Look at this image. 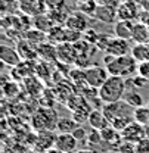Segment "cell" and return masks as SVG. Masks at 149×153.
<instances>
[{
  "label": "cell",
  "mask_w": 149,
  "mask_h": 153,
  "mask_svg": "<svg viewBox=\"0 0 149 153\" xmlns=\"http://www.w3.org/2000/svg\"><path fill=\"white\" fill-rule=\"evenodd\" d=\"M126 78L117 75H109L108 79L105 81V84L97 90L99 94V100L106 103H115L124 99L126 96Z\"/></svg>",
  "instance_id": "obj_1"
},
{
  "label": "cell",
  "mask_w": 149,
  "mask_h": 153,
  "mask_svg": "<svg viewBox=\"0 0 149 153\" xmlns=\"http://www.w3.org/2000/svg\"><path fill=\"white\" fill-rule=\"evenodd\" d=\"M137 60L131 55H126V56H118L112 60L111 63L106 65V69L109 72V75H117V76H133L137 74Z\"/></svg>",
  "instance_id": "obj_2"
},
{
  "label": "cell",
  "mask_w": 149,
  "mask_h": 153,
  "mask_svg": "<svg viewBox=\"0 0 149 153\" xmlns=\"http://www.w3.org/2000/svg\"><path fill=\"white\" fill-rule=\"evenodd\" d=\"M58 121H59V118L56 116L53 109H40L33 119V125H34L36 131L56 130Z\"/></svg>",
  "instance_id": "obj_3"
},
{
  "label": "cell",
  "mask_w": 149,
  "mask_h": 153,
  "mask_svg": "<svg viewBox=\"0 0 149 153\" xmlns=\"http://www.w3.org/2000/svg\"><path fill=\"white\" fill-rule=\"evenodd\" d=\"M109 72L106 68H102V66H89L84 69V78H86V85L87 87H92L99 90L105 81L108 79Z\"/></svg>",
  "instance_id": "obj_4"
},
{
  "label": "cell",
  "mask_w": 149,
  "mask_h": 153,
  "mask_svg": "<svg viewBox=\"0 0 149 153\" xmlns=\"http://www.w3.org/2000/svg\"><path fill=\"white\" fill-rule=\"evenodd\" d=\"M18 9L25 16L36 18L38 15L46 13L49 6L46 0H18Z\"/></svg>",
  "instance_id": "obj_5"
},
{
  "label": "cell",
  "mask_w": 149,
  "mask_h": 153,
  "mask_svg": "<svg viewBox=\"0 0 149 153\" xmlns=\"http://www.w3.org/2000/svg\"><path fill=\"white\" fill-rule=\"evenodd\" d=\"M102 112L105 114L106 119H108L109 124H111L114 119H117V118H120V116L131 115L134 112V109L131 111V106L126 100H120V102H115V103H106V105L103 106Z\"/></svg>",
  "instance_id": "obj_6"
},
{
  "label": "cell",
  "mask_w": 149,
  "mask_h": 153,
  "mask_svg": "<svg viewBox=\"0 0 149 153\" xmlns=\"http://www.w3.org/2000/svg\"><path fill=\"white\" fill-rule=\"evenodd\" d=\"M56 140H58V134L53 133V130H44V131H38L36 137V149L38 153H44L50 149H53L56 146Z\"/></svg>",
  "instance_id": "obj_7"
},
{
  "label": "cell",
  "mask_w": 149,
  "mask_h": 153,
  "mask_svg": "<svg viewBox=\"0 0 149 153\" xmlns=\"http://www.w3.org/2000/svg\"><path fill=\"white\" fill-rule=\"evenodd\" d=\"M93 18L103 24H115L118 21V9H115L114 4H103L97 6L94 10Z\"/></svg>",
  "instance_id": "obj_8"
},
{
  "label": "cell",
  "mask_w": 149,
  "mask_h": 153,
  "mask_svg": "<svg viewBox=\"0 0 149 153\" xmlns=\"http://www.w3.org/2000/svg\"><path fill=\"white\" fill-rule=\"evenodd\" d=\"M106 53H109V55H112V56H115V57L130 55L131 49H130V44H129V40L112 37L111 43H109V46L106 49Z\"/></svg>",
  "instance_id": "obj_9"
},
{
  "label": "cell",
  "mask_w": 149,
  "mask_h": 153,
  "mask_svg": "<svg viewBox=\"0 0 149 153\" xmlns=\"http://www.w3.org/2000/svg\"><path fill=\"white\" fill-rule=\"evenodd\" d=\"M58 59L64 63H75L78 55H77V50H75V46L73 43H62V44H58Z\"/></svg>",
  "instance_id": "obj_10"
},
{
  "label": "cell",
  "mask_w": 149,
  "mask_h": 153,
  "mask_svg": "<svg viewBox=\"0 0 149 153\" xmlns=\"http://www.w3.org/2000/svg\"><path fill=\"white\" fill-rule=\"evenodd\" d=\"M0 59L4 65L7 66H18L21 63V55L16 49L9 47V46H1L0 47Z\"/></svg>",
  "instance_id": "obj_11"
},
{
  "label": "cell",
  "mask_w": 149,
  "mask_h": 153,
  "mask_svg": "<svg viewBox=\"0 0 149 153\" xmlns=\"http://www.w3.org/2000/svg\"><path fill=\"white\" fill-rule=\"evenodd\" d=\"M65 27L74 31H80L84 33L87 30V19L84 16L83 12H75V13H70V16L65 22Z\"/></svg>",
  "instance_id": "obj_12"
},
{
  "label": "cell",
  "mask_w": 149,
  "mask_h": 153,
  "mask_svg": "<svg viewBox=\"0 0 149 153\" xmlns=\"http://www.w3.org/2000/svg\"><path fill=\"white\" fill-rule=\"evenodd\" d=\"M77 138L73 134H58V140H56V146L61 152L68 153V152H75L77 149Z\"/></svg>",
  "instance_id": "obj_13"
},
{
  "label": "cell",
  "mask_w": 149,
  "mask_h": 153,
  "mask_svg": "<svg viewBox=\"0 0 149 153\" xmlns=\"http://www.w3.org/2000/svg\"><path fill=\"white\" fill-rule=\"evenodd\" d=\"M87 124L92 127V130H99L102 131L103 128H106L109 125V121L106 119L105 114L102 111H92L89 114V118H87Z\"/></svg>",
  "instance_id": "obj_14"
},
{
  "label": "cell",
  "mask_w": 149,
  "mask_h": 153,
  "mask_svg": "<svg viewBox=\"0 0 149 153\" xmlns=\"http://www.w3.org/2000/svg\"><path fill=\"white\" fill-rule=\"evenodd\" d=\"M131 40L134 43H149V27L146 22H134Z\"/></svg>",
  "instance_id": "obj_15"
},
{
  "label": "cell",
  "mask_w": 149,
  "mask_h": 153,
  "mask_svg": "<svg viewBox=\"0 0 149 153\" xmlns=\"http://www.w3.org/2000/svg\"><path fill=\"white\" fill-rule=\"evenodd\" d=\"M78 127H80V124L73 116H62L58 121L56 131H58V134H73Z\"/></svg>",
  "instance_id": "obj_16"
},
{
  "label": "cell",
  "mask_w": 149,
  "mask_h": 153,
  "mask_svg": "<svg viewBox=\"0 0 149 153\" xmlns=\"http://www.w3.org/2000/svg\"><path fill=\"white\" fill-rule=\"evenodd\" d=\"M133 21H117L114 24V33L115 37L118 38H124V40H130L131 38V31H133Z\"/></svg>",
  "instance_id": "obj_17"
},
{
  "label": "cell",
  "mask_w": 149,
  "mask_h": 153,
  "mask_svg": "<svg viewBox=\"0 0 149 153\" xmlns=\"http://www.w3.org/2000/svg\"><path fill=\"white\" fill-rule=\"evenodd\" d=\"M130 55L137 60V63L149 62V43H134Z\"/></svg>",
  "instance_id": "obj_18"
},
{
  "label": "cell",
  "mask_w": 149,
  "mask_h": 153,
  "mask_svg": "<svg viewBox=\"0 0 149 153\" xmlns=\"http://www.w3.org/2000/svg\"><path fill=\"white\" fill-rule=\"evenodd\" d=\"M37 55L44 60H55L58 59V47L50 41H46L37 47Z\"/></svg>",
  "instance_id": "obj_19"
},
{
  "label": "cell",
  "mask_w": 149,
  "mask_h": 153,
  "mask_svg": "<svg viewBox=\"0 0 149 153\" xmlns=\"http://www.w3.org/2000/svg\"><path fill=\"white\" fill-rule=\"evenodd\" d=\"M24 38L30 44H33L34 47H38L40 44H43V43L47 41V34L43 33V31H40V30H28V31H25Z\"/></svg>",
  "instance_id": "obj_20"
},
{
  "label": "cell",
  "mask_w": 149,
  "mask_h": 153,
  "mask_svg": "<svg viewBox=\"0 0 149 153\" xmlns=\"http://www.w3.org/2000/svg\"><path fill=\"white\" fill-rule=\"evenodd\" d=\"M16 50L19 52V55H21V57H22L24 60H33V59H36V57L38 56L37 47H34L33 44H30L27 40H25V41H19Z\"/></svg>",
  "instance_id": "obj_21"
},
{
  "label": "cell",
  "mask_w": 149,
  "mask_h": 153,
  "mask_svg": "<svg viewBox=\"0 0 149 153\" xmlns=\"http://www.w3.org/2000/svg\"><path fill=\"white\" fill-rule=\"evenodd\" d=\"M33 22H34L36 30H40V31H43L46 34L55 27V22L52 21V18L47 13H43V15H38L36 18H33Z\"/></svg>",
  "instance_id": "obj_22"
},
{
  "label": "cell",
  "mask_w": 149,
  "mask_h": 153,
  "mask_svg": "<svg viewBox=\"0 0 149 153\" xmlns=\"http://www.w3.org/2000/svg\"><path fill=\"white\" fill-rule=\"evenodd\" d=\"M136 16H137V12L133 7V3L130 1H126L118 7V21L120 19L121 21H133Z\"/></svg>",
  "instance_id": "obj_23"
},
{
  "label": "cell",
  "mask_w": 149,
  "mask_h": 153,
  "mask_svg": "<svg viewBox=\"0 0 149 153\" xmlns=\"http://www.w3.org/2000/svg\"><path fill=\"white\" fill-rule=\"evenodd\" d=\"M47 41H50V43L55 44V46L65 43V27L55 25V27L47 33Z\"/></svg>",
  "instance_id": "obj_24"
},
{
  "label": "cell",
  "mask_w": 149,
  "mask_h": 153,
  "mask_svg": "<svg viewBox=\"0 0 149 153\" xmlns=\"http://www.w3.org/2000/svg\"><path fill=\"white\" fill-rule=\"evenodd\" d=\"M133 119L134 122L140 124V125H149V108L148 106H140L137 109H134L133 112Z\"/></svg>",
  "instance_id": "obj_25"
},
{
  "label": "cell",
  "mask_w": 149,
  "mask_h": 153,
  "mask_svg": "<svg viewBox=\"0 0 149 153\" xmlns=\"http://www.w3.org/2000/svg\"><path fill=\"white\" fill-rule=\"evenodd\" d=\"M129 105H130L133 109H137L140 106H143V99H142V94L137 93V91H130V93H126L124 99Z\"/></svg>",
  "instance_id": "obj_26"
},
{
  "label": "cell",
  "mask_w": 149,
  "mask_h": 153,
  "mask_svg": "<svg viewBox=\"0 0 149 153\" xmlns=\"http://www.w3.org/2000/svg\"><path fill=\"white\" fill-rule=\"evenodd\" d=\"M134 119L131 118L130 115H126V116H120V118H117V119H114L111 122V125L117 130V131H120V133H123L129 125H130L131 122H133Z\"/></svg>",
  "instance_id": "obj_27"
},
{
  "label": "cell",
  "mask_w": 149,
  "mask_h": 153,
  "mask_svg": "<svg viewBox=\"0 0 149 153\" xmlns=\"http://www.w3.org/2000/svg\"><path fill=\"white\" fill-rule=\"evenodd\" d=\"M120 131H117L114 127H106V128H103L102 131H100V134H102V140L103 141H108V143H114V141H117L118 138H120Z\"/></svg>",
  "instance_id": "obj_28"
},
{
  "label": "cell",
  "mask_w": 149,
  "mask_h": 153,
  "mask_svg": "<svg viewBox=\"0 0 149 153\" xmlns=\"http://www.w3.org/2000/svg\"><path fill=\"white\" fill-rule=\"evenodd\" d=\"M100 141H103L100 131L99 130H92L89 133V135H87V143L90 146H97V144H100Z\"/></svg>",
  "instance_id": "obj_29"
},
{
  "label": "cell",
  "mask_w": 149,
  "mask_h": 153,
  "mask_svg": "<svg viewBox=\"0 0 149 153\" xmlns=\"http://www.w3.org/2000/svg\"><path fill=\"white\" fill-rule=\"evenodd\" d=\"M112 37L109 36H106V34H100L97 40H96V47L97 49H102V50H106L108 49V46H109V43H111Z\"/></svg>",
  "instance_id": "obj_30"
},
{
  "label": "cell",
  "mask_w": 149,
  "mask_h": 153,
  "mask_svg": "<svg viewBox=\"0 0 149 153\" xmlns=\"http://www.w3.org/2000/svg\"><path fill=\"white\" fill-rule=\"evenodd\" d=\"M137 75L149 81V62H142L137 65Z\"/></svg>",
  "instance_id": "obj_31"
},
{
  "label": "cell",
  "mask_w": 149,
  "mask_h": 153,
  "mask_svg": "<svg viewBox=\"0 0 149 153\" xmlns=\"http://www.w3.org/2000/svg\"><path fill=\"white\" fill-rule=\"evenodd\" d=\"M73 135L77 138V141H87V135H89V134H87V131H86L84 127L80 125L74 133H73Z\"/></svg>",
  "instance_id": "obj_32"
},
{
  "label": "cell",
  "mask_w": 149,
  "mask_h": 153,
  "mask_svg": "<svg viewBox=\"0 0 149 153\" xmlns=\"http://www.w3.org/2000/svg\"><path fill=\"white\" fill-rule=\"evenodd\" d=\"M131 82H133V85L134 87H143L145 85V82H146V79L145 78H142L140 75H137V76H131Z\"/></svg>",
  "instance_id": "obj_33"
},
{
  "label": "cell",
  "mask_w": 149,
  "mask_h": 153,
  "mask_svg": "<svg viewBox=\"0 0 149 153\" xmlns=\"http://www.w3.org/2000/svg\"><path fill=\"white\" fill-rule=\"evenodd\" d=\"M49 9H59V6H62L64 0H46Z\"/></svg>",
  "instance_id": "obj_34"
},
{
  "label": "cell",
  "mask_w": 149,
  "mask_h": 153,
  "mask_svg": "<svg viewBox=\"0 0 149 153\" xmlns=\"http://www.w3.org/2000/svg\"><path fill=\"white\" fill-rule=\"evenodd\" d=\"M97 6H103V4H112V0H94Z\"/></svg>",
  "instance_id": "obj_35"
},
{
  "label": "cell",
  "mask_w": 149,
  "mask_h": 153,
  "mask_svg": "<svg viewBox=\"0 0 149 153\" xmlns=\"http://www.w3.org/2000/svg\"><path fill=\"white\" fill-rule=\"evenodd\" d=\"M46 153H64V152H61L58 147H53V149H50V150H47Z\"/></svg>",
  "instance_id": "obj_36"
},
{
  "label": "cell",
  "mask_w": 149,
  "mask_h": 153,
  "mask_svg": "<svg viewBox=\"0 0 149 153\" xmlns=\"http://www.w3.org/2000/svg\"><path fill=\"white\" fill-rule=\"evenodd\" d=\"M77 153H94L93 150H89V149H81V150H78Z\"/></svg>",
  "instance_id": "obj_37"
},
{
  "label": "cell",
  "mask_w": 149,
  "mask_h": 153,
  "mask_svg": "<svg viewBox=\"0 0 149 153\" xmlns=\"http://www.w3.org/2000/svg\"><path fill=\"white\" fill-rule=\"evenodd\" d=\"M145 22H146V25L149 27V15H148V18H146V21H145Z\"/></svg>",
  "instance_id": "obj_38"
},
{
  "label": "cell",
  "mask_w": 149,
  "mask_h": 153,
  "mask_svg": "<svg viewBox=\"0 0 149 153\" xmlns=\"http://www.w3.org/2000/svg\"><path fill=\"white\" fill-rule=\"evenodd\" d=\"M68 153H77V152H68Z\"/></svg>",
  "instance_id": "obj_39"
},
{
  "label": "cell",
  "mask_w": 149,
  "mask_h": 153,
  "mask_svg": "<svg viewBox=\"0 0 149 153\" xmlns=\"http://www.w3.org/2000/svg\"><path fill=\"white\" fill-rule=\"evenodd\" d=\"M6 1H12V0H6Z\"/></svg>",
  "instance_id": "obj_40"
},
{
  "label": "cell",
  "mask_w": 149,
  "mask_h": 153,
  "mask_svg": "<svg viewBox=\"0 0 149 153\" xmlns=\"http://www.w3.org/2000/svg\"><path fill=\"white\" fill-rule=\"evenodd\" d=\"M146 106H148V108H149V103H148V105H146Z\"/></svg>",
  "instance_id": "obj_41"
},
{
  "label": "cell",
  "mask_w": 149,
  "mask_h": 153,
  "mask_svg": "<svg viewBox=\"0 0 149 153\" xmlns=\"http://www.w3.org/2000/svg\"><path fill=\"white\" fill-rule=\"evenodd\" d=\"M44 153H46V152H44Z\"/></svg>",
  "instance_id": "obj_42"
}]
</instances>
